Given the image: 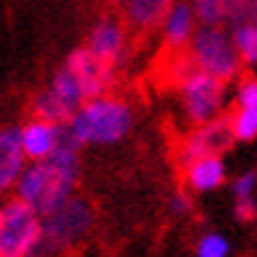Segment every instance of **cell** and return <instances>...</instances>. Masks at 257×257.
<instances>
[{
    "mask_svg": "<svg viewBox=\"0 0 257 257\" xmlns=\"http://www.w3.org/2000/svg\"><path fill=\"white\" fill-rule=\"evenodd\" d=\"M71 137L42 160H29L14 186V197L32 205L40 215L50 213L76 194L81 179V155Z\"/></svg>",
    "mask_w": 257,
    "mask_h": 257,
    "instance_id": "1",
    "label": "cell"
},
{
    "mask_svg": "<svg viewBox=\"0 0 257 257\" xmlns=\"http://www.w3.org/2000/svg\"><path fill=\"white\" fill-rule=\"evenodd\" d=\"M134 128V110L115 95H100L87 100L68 118L66 132L79 147H108L118 145Z\"/></svg>",
    "mask_w": 257,
    "mask_h": 257,
    "instance_id": "2",
    "label": "cell"
},
{
    "mask_svg": "<svg viewBox=\"0 0 257 257\" xmlns=\"http://www.w3.org/2000/svg\"><path fill=\"white\" fill-rule=\"evenodd\" d=\"M92 228H95V207L84 197L74 194L71 200L42 215L40 241L32 249V257H61L63 252L79 247Z\"/></svg>",
    "mask_w": 257,
    "mask_h": 257,
    "instance_id": "3",
    "label": "cell"
},
{
    "mask_svg": "<svg viewBox=\"0 0 257 257\" xmlns=\"http://www.w3.org/2000/svg\"><path fill=\"white\" fill-rule=\"evenodd\" d=\"M186 55L202 71L213 74L223 81H231L241 74V58L233 45L231 29L226 27H200L186 48Z\"/></svg>",
    "mask_w": 257,
    "mask_h": 257,
    "instance_id": "4",
    "label": "cell"
},
{
    "mask_svg": "<svg viewBox=\"0 0 257 257\" xmlns=\"http://www.w3.org/2000/svg\"><path fill=\"white\" fill-rule=\"evenodd\" d=\"M42 215L19 197L0 202V257H32L40 241Z\"/></svg>",
    "mask_w": 257,
    "mask_h": 257,
    "instance_id": "5",
    "label": "cell"
},
{
    "mask_svg": "<svg viewBox=\"0 0 257 257\" xmlns=\"http://www.w3.org/2000/svg\"><path fill=\"white\" fill-rule=\"evenodd\" d=\"M179 97L181 108L194 126L215 121L223 115L226 108V81L202 68H192L181 81H179Z\"/></svg>",
    "mask_w": 257,
    "mask_h": 257,
    "instance_id": "6",
    "label": "cell"
},
{
    "mask_svg": "<svg viewBox=\"0 0 257 257\" xmlns=\"http://www.w3.org/2000/svg\"><path fill=\"white\" fill-rule=\"evenodd\" d=\"M236 142V137L231 132V121L228 115H220L215 121H207L194 126L189 134L181 139L179 145V163L186 166L197 158H205V155H220Z\"/></svg>",
    "mask_w": 257,
    "mask_h": 257,
    "instance_id": "7",
    "label": "cell"
},
{
    "mask_svg": "<svg viewBox=\"0 0 257 257\" xmlns=\"http://www.w3.org/2000/svg\"><path fill=\"white\" fill-rule=\"evenodd\" d=\"M66 66L79 76V81H81V87H84L89 100L100 97V95H108V89L113 84V71H115L110 63L100 61V58L92 55L87 48H76V50L68 53Z\"/></svg>",
    "mask_w": 257,
    "mask_h": 257,
    "instance_id": "8",
    "label": "cell"
},
{
    "mask_svg": "<svg viewBox=\"0 0 257 257\" xmlns=\"http://www.w3.org/2000/svg\"><path fill=\"white\" fill-rule=\"evenodd\" d=\"M68 139L63 123H53L32 115L27 123H21V147H24L27 160H42L53 155L58 147Z\"/></svg>",
    "mask_w": 257,
    "mask_h": 257,
    "instance_id": "9",
    "label": "cell"
},
{
    "mask_svg": "<svg viewBox=\"0 0 257 257\" xmlns=\"http://www.w3.org/2000/svg\"><path fill=\"white\" fill-rule=\"evenodd\" d=\"M84 48L92 55H97L100 61L110 63L115 68L123 61V53H126V27H123V21L113 19V16L100 19L97 24L92 27Z\"/></svg>",
    "mask_w": 257,
    "mask_h": 257,
    "instance_id": "10",
    "label": "cell"
},
{
    "mask_svg": "<svg viewBox=\"0 0 257 257\" xmlns=\"http://www.w3.org/2000/svg\"><path fill=\"white\" fill-rule=\"evenodd\" d=\"M197 29H200V21H197L194 6L186 3V0H176L173 8L168 11V16L163 19V24H160V34H163L166 50L186 53V48H189V42H192Z\"/></svg>",
    "mask_w": 257,
    "mask_h": 257,
    "instance_id": "11",
    "label": "cell"
},
{
    "mask_svg": "<svg viewBox=\"0 0 257 257\" xmlns=\"http://www.w3.org/2000/svg\"><path fill=\"white\" fill-rule=\"evenodd\" d=\"M27 163L29 160L21 147V126H0V194L14 189Z\"/></svg>",
    "mask_w": 257,
    "mask_h": 257,
    "instance_id": "12",
    "label": "cell"
},
{
    "mask_svg": "<svg viewBox=\"0 0 257 257\" xmlns=\"http://www.w3.org/2000/svg\"><path fill=\"white\" fill-rule=\"evenodd\" d=\"M226 163L220 155H205L184 166V184L194 194L215 192L226 184Z\"/></svg>",
    "mask_w": 257,
    "mask_h": 257,
    "instance_id": "13",
    "label": "cell"
},
{
    "mask_svg": "<svg viewBox=\"0 0 257 257\" xmlns=\"http://www.w3.org/2000/svg\"><path fill=\"white\" fill-rule=\"evenodd\" d=\"M123 24L137 32H153L160 29L163 19L168 16L176 0H118Z\"/></svg>",
    "mask_w": 257,
    "mask_h": 257,
    "instance_id": "14",
    "label": "cell"
},
{
    "mask_svg": "<svg viewBox=\"0 0 257 257\" xmlns=\"http://www.w3.org/2000/svg\"><path fill=\"white\" fill-rule=\"evenodd\" d=\"M48 89H50V95H53L58 102H61L71 115L89 100L87 92H84V87H81V81H79V76H76L66 63H63V68H58V71L50 76Z\"/></svg>",
    "mask_w": 257,
    "mask_h": 257,
    "instance_id": "15",
    "label": "cell"
},
{
    "mask_svg": "<svg viewBox=\"0 0 257 257\" xmlns=\"http://www.w3.org/2000/svg\"><path fill=\"white\" fill-rule=\"evenodd\" d=\"M200 27H226L231 0H192Z\"/></svg>",
    "mask_w": 257,
    "mask_h": 257,
    "instance_id": "16",
    "label": "cell"
},
{
    "mask_svg": "<svg viewBox=\"0 0 257 257\" xmlns=\"http://www.w3.org/2000/svg\"><path fill=\"white\" fill-rule=\"evenodd\" d=\"M231 132L236 137V142H252L257 139V108H239L228 115Z\"/></svg>",
    "mask_w": 257,
    "mask_h": 257,
    "instance_id": "17",
    "label": "cell"
},
{
    "mask_svg": "<svg viewBox=\"0 0 257 257\" xmlns=\"http://www.w3.org/2000/svg\"><path fill=\"white\" fill-rule=\"evenodd\" d=\"M233 45L239 50L244 66H257V27H233L231 29Z\"/></svg>",
    "mask_w": 257,
    "mask_h": 257,
    "instance_id": "18",
    "label": "cell"
},
{
    "mask_svg": "<svg viewBox=\"0 0 257 257\" xmlns=\"http://www.w3.org/2000/svg\"><path fill=\"white\" fill-rule=\"evenodd\" d=\"M194 254L197 257H228L231 254V244L220 231H207L202 233L194 244Z\"/></svg>",
    "mask_w": 257,
    "mask_h": 257,
    "instance_id": "19",
    "label": "cell"
},
{
    "mask_svg": "<svg viewBox=\"0 0 257 257\" xmlns=\"http://www.w3.org/2000/svg\"><path fill=\"white\" fill-rule=\"evenodd\" d=\"M226 27H257V0H231Z\"/></svg>",
    "mask_w": 257,
    "mask_h": 257,
    "instance_id": "20",
    "label": "cell"
},
{
    "mask_svg": "<svg viewBox=\"0 0 257 257\" xmlns=\"http://www.w3.org/2000/svg\"><path fill=\"white\" fill-rule=\"evenodd\" d=\"M231 194L233 200H252L257 194V171H241L231 181Z\"/></svg>",
    "mask_w": 257,
    "mask_h": 257,
    "instance_id": "21",
    "label": "cell"
},
{
    "mask_svg": "<svg viewBox=\"0 0 257 257\" xmlns=\"http://www.w3.org/2000/svg\"><path fill=\"white\" fill-rule=\"evenodd\" d=\"M236 105L239 108H257V76H244L236 84Z\"/></svg>",
    "mask_w": 257,
    "mask_h": 257,
    "instance_id": "22",
    "label": "cell"
},
{
    "mask_svg": "<svg viewBox=\"0 0 257 257\" xmlns=\"http://www.w3.org/2000/svg\"><path fill=\"white\" fill-rule=\"evenodd\" d=\"M168 210L171 215H189L192 213V194L189 189H179L168 197Z\"/></svg>",
    "mask_w": 257,
    "mask_h": 257,
    "instance_id": "23",
    "label": "cell"
},
{
    "mask_svg": "<svg viewBox=\"0 0 257 257\" xmlns=\"http://www.w3.org/2000/svg\"><path fill=\"white\" fill-rule=\"evenodd\" d=\"M233 215H236V220H241V223H252L257 218V200L254 197L252 200H233Z\"/></svg>",
    "mask_w": 257,
    "mask_h": 257,
    "instance_id": "24",
    "label": "cell"
}]
</instances>
